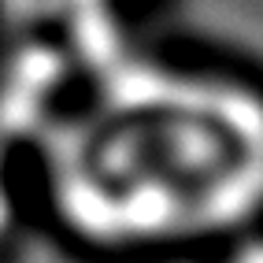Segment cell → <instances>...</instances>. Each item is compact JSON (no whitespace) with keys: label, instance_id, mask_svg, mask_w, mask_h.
I'll return each instance as SVG.
<instances>
[{"label":"cell","instance_id":"obj_2","mask_svg":"<svg viewBox=\"0 0 263 263\" xmlns=\"http://www.w3.org/2000/svg\"><path fill=\"white\" fill-rule=\"evenodd\" d=\"M222 263H263V234H252V237L237 241L234 249H226Z\"/></svg>","mask_w":263,"mask_h":263},{"label":"cell","instance_id":"obj_1","mask_svg":"<svg viewBox=\"0 0 263 263\" xmlns=\"http://www.w3.org/2000/svg\"><path fill=\"white\" fill-rule=\"evenodd\" d=\"M33 208H37V197H33L30 163L19 160L15 141L0 130V263L15 252Z\"/></svg>","mask_w":263,"mask_h":263}]
</instances>
